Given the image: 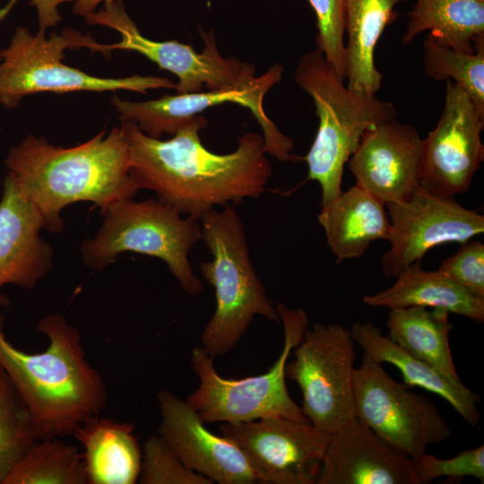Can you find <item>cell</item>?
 <instances>
[{
  "instance_id": "obj_20",
  "label": "cell",
  "mask_w": 484,
  "mask_h": 484,
  "mask_svg": "<svg viewBox=\"0 0 484 484\" xmlns=\"http://www.w3.org/2000/svg\"><path fill=\"white\" fill-rule=\"evenodd\" d=\"M352 338L373 361L397 367L408 386H418L445 399L470 425L476 427L480 419L478 404L480 398L461 380L441 373L414 357L395 343L370 321L356 322L350 330Z\"/></svg>"
},
{
  "instance_id": "obj_34",
  "label": "cell",
  "mask_w": 484,
  "mask_h": 484,
  "mask_svg": "<svg viewBox=\"0 0 484 484\" xmlns=\"http://www.w3.org/2000/svg\"><path fill=\"white\" fill-rule=\"evenodd\" d=\"M76 0H31L30 5L36 7L39 20V30L46 31L48 28L56 26L61 21L58 5L66 2Z\"/></svg>"
},
{
  "instance_id": "obj_7",
  "label": "cell",
  "mask_w": 484,
  "mask_h": 484,
  "mask_svg": "<svg viewBox=\"0 0 484 484\" xmlns=\"http://www.w3.org/2000/svg\"><path fill=\"white\" fill-rule=\"evenodd\" d=\"M99 42L91 33L85 35L71 28L60 34L39 30L34 35L17 27L8 47L2 50L0 62V103L16 108L30 94L52 91H109L126 90L146 93L151 89H175L169 79L133 75L120 78L98 77L63 63L67 48H87L94 51Z\"/></svg>"
},
{
  "instance_id": "obj_27",
  "label": "cell",
  "mask_w": 484,
  "mask_h": 484,
  "mask_svg": "<svg viewBox=\"0 0 484 484\" xmlns=\"http://www.w3.org/2000/svg\"><path fill=\"white\" fill-rule=\"evenodd\" d=\"M3 484H88L82 454L60 437L39 439Z\"/></svg>"
},
{
  "instance_id": "obj_8",
  "label": "cell",
  "mask_w": 484,
  "mask_h": 484,
  "mask_svg": "<svg viewBox=\"0 0 484 484\" xmlns=\"http://www.w3.org/2000/svg\"><path fill=\"white\" fill-rule=\"evenodd\" d=\"M283 326L282 350L270 369L241 379L220 376L213 357L202 347L192 350V367L198 376V388L186 397L204 423H238L270 417H283L309 422L290 397L286 385L285 367L291 350L299 343L308 325L304 309L275 307Z\"/></svg>"
},
{
  "instance_id": "obj_25",
  "label": "cell",
  "mask_w": 484,
  "mask_h": 484,
  "mask_svg": "<svg viewBox=\"0 0 484 484\" xmlns=\"http://www.w3.org/2000/svg\"><path fill=\"white\" fill-rule=\"evenodd\" d=\"M449 313L440 308L409 307L389 309L388 336L414 357L441 373L460 380L453 360L448 334Z\"/></svg>"
},
{
  "instance_id": "obj_2",
  "label": "cell",
  "mask_w": 484,
  "mask_h": 484,
  "mask_svg": "<svg viewBox=\"0 0 484 484\" xmlns=\"http://www.w3.org/2000/svg\"><path fill=\"white\" fill-rule=\"evenodd\" d=\"M4 165L21 195L40 214L45 229L55 233L64 229L65 207L91 202L103 213L140 190L129 171V143L122 126L70 148L29 134L10 149Z\"/></svg>"
},
{
  "instance_id": "obj_28",
  "label": "cell",
  "mask_w": 484,
  "mask_h": 484,
  "mask_svg": "<svg viewBox=\"0 0 484 484\" xmlns=\"http://www.w3.org/2000/svg\"><path fill=\"white\" fill-rule=\"evenodd\" d=\"M473 46V53H464L429 32L423 41V72L437 82L452 78L484 117V35Z\"/></svg>"
},
{
  "instance_id": "obj_13",
  "label": "cell",
  "mask_w": 484,
  "mask_h": 484,
  "mask_svg": "<svg viewBox=\"0 0 484 484\" xmlns=\"http://www.w3.org/2000/svg\"><path fill=\"white\" fill-rule=\"evenodd\" d=\"M219 428L239 447L260 482L316 483L330 434L310 422L270 417Z\"/></svg>"
},
{
  "instance_id": "obj_23",
  "label": "cell",
  "mask_w": 484,
  "mask_h": 484,
  "mask_svg": "<svg viewBox=\"0 0 484 484\" xmlns=\"http://www.w3.org/2000/svg\"><path fill=\"white\" fill-rule=\"evenodd\" d=\"M404 0H344V31L348 89L375 96L382 73L375 65V48L384 30L397 18Z\"/></svg>"
},
{
  "instance_id": "obj_17",
  "label": "cell",
  "mask_w": 484,
  "mask_h": 484,
  "mask_svg": "<svg viewBox=\"0 0 484 484\" xmlns=\"http://www.w3.org/2000/svg\"><path fill=\"white\" fill-rule=\"evenodd\" d=\"M157 401L161 418L157 434L188 468L219 484L259 481L239 447L209 431L186 400L161 390Z\"/></svg>"
},
{
  "instance_id": "obj_16",
  "label": "cell",
  "mask_w": 484,
  "mask_h": 484,
  "mask_svg": "<svg viewBox=\"0 0 484 484\" xmlns=\"http://www.w3.org/2000/svg\"><path fill=\"white\" fill-rule=\"evenodd\" d=\"M423 139L396 119L367 130L348 163L356 184L385 204L402 202L419 186Z\"/></svg>"
},
{
  "instance_id": "obj_6",
  "label": "cell",
  "mask_w": 484,
  "mask_h": 484,
  "mask_svg": "<svg viewBox=\"0 0 484 484\" xmlns=\"http://www.w3.org/2000/svg\"><path fill=\"white\" fill-rule=\"evenodd\" d=\"M101 214L103 221L95 237L81 246L88 267L99 271L122 253H138L162 260L187 294L202 292L203 282L188 259L202 235L197 220L184 217L158 199L119 200Z\"/></svg>"
},
{
  "instance_id": "obj_18",
  "label": "cell",
  "mask_w": 484,
  "mask_h": 484,
  "mask_svg": "<svg viewBox=\"0 0 484 484\" xmlns=\"http://www.w3.org/2000/svg\"><path fill=\"white\" fill-rule=\"evenodd\" d=\"M315 484H419L411 459L357 417L330 434Z\"/></svg>"
},
{
  "instance_id": "obj_15",
  "label": "cell",
  "mask_w": 484,
  "mask_h": 484,
  "mask_svg": "<svg viewBox=\"0 0 484 484\" xmlns=\"http://www.w3.org/2000/svg\"><path fill=\"white\" fill-rule=\"evenodd\" d=\"M436 127L423 139L419 186L443 197L465 193L484 160V117L468 95L450 79Z\"/></svg>"
},
{
  "instance_id": "obj_35",
  "label": "cell",
  "mask_w": 484,
  "mask_h": 484,
  "mask_svg": "<svg viewBox=\"0 0 484 484\" xmlns=\"http://www.w3.org/2000/svg\"><path fill=\"white\" fill-rule=\"evenodd\" d=\"M115 0H76L74 2L73 11L75 14L83 16L84 18L94 12L97 6L104 2V5L110 4Z\"/></svg>"
},
{
  "instance_id": "obj_12",
  "label": "cell",
  "mask_w": 484,
  "mask_h": 484,
  "mask_svg": "<svg viewBox=\"0 0 484 484\" xmlns=\"http://www.w3.org/2000/svg\"><path fill=\"white\" fill-rule=\"evenodd\" d=\"M283 71V66L276 63L242 88L163 95L158 99L138 102L114 95L111 103L122 122H134L143 133L155 139L166 133L173 135L186 121L211 107L237 103L248 108L260 125L265 152L282 162H296L299 156L290 153L293 140L277 128L264 109L265 94L281 82Z\"/></svg>"
},
{
  "instance_id": "obj_19",
  "label": "cell",
  "mask_w": 484,
  "mask_h": 484,
  "mask_svg": "<svg viewBox=\"0 0 484 484\" xmlns=\"http://www.w3.org/2000/svg\"><path fill=\"white\" fill-rule=\"evenodd\" d=\"M41 229L40 214L6 176L0 201V307L10 304L1 292L4 286L32 289L51 269L53 248Z\"/></svg>"
},
{
  "instance_id": "obj_9",
  "label": "cell",
  "mask_w": 484,
  "mask_h": 484,
  "mask_svg": "<svg viewBox=\"0 0 484 484\" xmlns=\"http://www.w3.org/2000/svg\"><path fill=\"white\" fill-rule=\"evenodd\" d=\"M355 344L350 330L317 322L307 328L285 367L286 377L301 390L302 412L328 434L356 418Z\"/></svg>"
},
{
  "instance_id": "obj_5",
  "label": "cell",
  "mask_w": 484,
  "mask_h": 484,
  "mask_svg": "<svg viewBox=\"0 0 484 484\" xmlns=\"http://www.w3.org/2000/svg\"><path fill=\"white\" fill-rule=\"evenodd\" d=\"M201 238L212 259L199 264L215 292V311L201 334L202 348L212 357L229 352L255 315L280 323L253 262L243 222L233 205L212 209L201 218Z\"/></svg>"
},
{
  "instance_id": "obj_24",
  "label": "cell",
  "mask_w": 484,
  "mask_h": 484,
  "mask_svg": "<svg viewBox=\"0 0 484 484\" xmlns=\"http://www.w3.org/2000/svg\"><path fill=\"white\" fill-rule=\"evenodd\" d=\"M363 302L373 307L388 309L440 308L477 323L484 321V299L471 294L438 270L425 271L420 262L404 269L388 289L365 296Z\"/></svg>"
},
{
  "instance_id": "obj_22",
  "label": "cell",
  "mask_w": 484,
  "mask_h": 484,
  "mask_svg": "<svg viewBox=\"0 0 484 484\" xmlns=\"http://www.w3.org/2000/svg\"><path fill=\"white\" fill-rule=\"evenodd\" d=\"M73 436L83 447L88 484L137 482L143 452L132 424L97 415L79 426Z\"/></svg>"
},
{
  "instance_id": "obj_14",
  "label": "cell",
  "mask_w": 484,
  "mask_h": 484,
  "mask_svg": "<svg viewBox=\"0 0 484 484\" xmlns=\"http://www.w3.org/2000/svg\"><path fill=\"white\" fill-rule=\"evenodd\" d=\"M391 221L390 249L381 259L383 272L396 278L420 262L431 248L447 243L464 244L484 232V216L419 186L408 199L385 204Z\"/></svg>"
},
{
  "instance_id": "obj_10",
  "label": "cell",
  "mask_w": 484,
  "mask_h": 484,
  "mask_svg": "<svg viewBox=\"0 0 484 484\" xmlns=\"http://www.w3.org/2000/svg\"><path fill=\"white\" fill-rule=\"evenodd\" d=\"M89 25H102L114 29L121 40L113 44H99L95 51L109 54L112 50L135 51L155 63L161 70L175 74L178 82L177 93H190L242 88L255 79L253 65L231 56L223 57L219 52L212 31L200 30L203 41L202 52L177 40L156 41L144 37L127 14L122 0L104 5L99 12L85 17Z\"/></svg>"
},
{
  "instance_id": "obj_30",
  "label": "cell",
  "mask_w": 484,
  "mask_h": 484,
  "mask_svg": "<svg viewBox=\"0 0 484 484\" xmlns=\"http://www.w3.org/2000/svg\"><path fill=\"white\" fill-rule=\"evenodd\" d=\"M142 484H212L208 478L188 468L158 434L143 445L141 471Z\"/></svg>"
},
{
  "instance_id": "obj_3",
  "label": "cell",
  "mask_w": 484,
  "mask_h": 484,
  "mask_svg": "<svg viewBox=\"0 0 484 484\" xmlns=\"http://www.w3.org/2000/svg\"><path fill=\"white\" fill-rule=\"evenodd\" d=\"M37 331L48 348L30 353L15 347L0 315V366L26 403L39 439L63 437L106 407L107 386L88 362L76 327L60 314L42 317Z\"/></svg>"
},
{
  "instance_id": "obj_1",
  "label": "cell",
  "mask_w": 484,
  "mask_h": 484,
  "mask_svg": "<svg viewBox=\"0 0 484 484\" xmlns=\"http://www.w3.org/2000/svg\"><path fill=\"white\" fill-rule=\"evenodd\" d=\"M207 124L196 115L168 140L146 135L133 121L121 125L129 143V171L139 189L155 192L158 200L197 220L216 205L260 197L272 174L262 135L246 133L235 151L218 154L201 141Z\"/></svg>"
},
{
  "instance_id": "obj_4",
  "label": "cell",
  "mask_w": 484,
  "mask_h": 484,
  "mask_svg": "<svg viewBox=\"0 0 484 484\" xmlns=\"http://www.w3.org/2000/svg\"><path fill=\"white\" fill-rule=\"evenodd\" d=\"M294 80L312 98L319 120L315 140L301 160L307 164V180L320 185L323 206L341 194L344 166L365 133L396 119L397 109L390 101L348 89L317 48L301 56Z\"/></svg>"
},
{
  "instance_id": "obj_33",
  "label": "cell",
  "mask_w": 484,
  "mask_h": 484,
  "mask_svg": "<svg viewBox=\"0 0 484 484\" xmlns=\"http://www.w3.org/2000/svg\"><path fill=\"white\" fill-rule=\"evenodd\" d=\"M464 290L484 299V245L468 241L437 269Z\"/></svg>"
},
{
  "instance_id": "obj_29",
  "label": "cell",
  "mask_w": 484,
  "mask_h": 484,
  "mask_svg": "<svg viewBox=\"0 0 484 484\" xmlns=\"http://www.w3.org/2000/svg\"><path fill=\"white\" fill-rule=\"evenodd\" d=\"M38 440L26 403L0 366V484Z\"/></svg>"
},
{
  "instance_id": "obj_36",
  "label": "cell",
  "mask_w": 484,
  "mask_h": 484,
  "mask_svg": "<svg viewBox=\"0 0 484 484\" xmlns=\"http://www.w3.org/2000/svg\"><path fill=\"white\" fill-rule=\"evenodd\" d=\"M1 60H2V50L0 49V62H1ZM0 130H1V128H0Z\"/></svg>"
},
{
  "instance_id": "obj_11",
  "label": "cell",
  "mask_w": 484,
  "mask_h": 484,
  "mask_svg": "<svg viewBox=\"0 0 484 484\" xmlns=\"http://www.w3.org/2000/svg\"><path fill=\"white\" fill-rule=\"evenodd\" d=\"M392 378L382 364L363 355L354 375L356 417L411 459L447 440L452 429L426 396Z\"/></svg>"
},
{
  "instance_id": "obj_26",
  "label": "cell",
  "mask_w": 484,
  "mask_h": 484,
  "mask_svg": "<svg viewBox=\"0 0 484 484\" xmlns=\"http://www.w3.org/2000/svg\"><path fill=\"white\" fill-rule=\"evenodd\" d=\"M402 38L410 44L428 30L447 45L473 53L474 41L484 35V0H416Z\"/></svg>"
},
{
  "instance_id": "obj_21",
  "label": "cell",
  "mask_w": 484,
  "mask_h": 484,
  "mask_svg": "<svg viewBox=\"0 0 484 484\" xmlns=\"http://www.w3.org/2000/svg\"><path fill=\"white\" fill-rule=\"evenodd\" d=\"M385 207L358 184L322 206L317 220L337 263L360 257L375 240H388L392 226Z\"/></svg>"
},
{
  "instance_id": "obj_32",
  "label": "cell",
  "mask_w": 484,
  "mask_h": 484,
  "mask_svg": "<svg viewBox=\"0 0 484 484\" xmlns=\"http://www.w3.org/2000/svg\"><path fill=\"white\" fill-rule=\"evenodd\" d=\"M419 484H427L439 477L452 480L474 477L484 482V445L464 450L449 459H439L426 453L411 459Z\"/></svg>"
},
{
  "instance_id": "obj_31",
  "label": "cell",
  "mask_w": 484,
  "mask_h": 484,
  "mask_svg": "<svg viewBox=\"0 0 484 484\" xmlns=\"http://www.w3.org/2000/svg\"><path fill=\"white\" fill-rule=\"evenodd\" d=\"M316 18L317 48L333 65L338 75L346 80L344 44V0H307Z\"/></svg>"
}]
</instances>
